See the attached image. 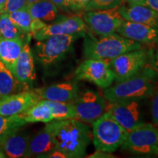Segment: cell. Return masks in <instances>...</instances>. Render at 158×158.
I'll list each match as a JSON object with an SVG mask.
<instances>
[{
    "mask_svg": "<svg viewBox=\"0 0 158 158\" xmlns=\"http://www.w3.org/2000/svg\"><path fill=\"white\" fill-rule=\"evenodd\" d=\"M120 148L138 155H158V127L143 122L128 132Z\"/></svg>",
    "mask_w": 158,
    "mask_h": 158,
    "instance_id": "8992f818",
    "label": "cell"
},
{
    "mask_svg": "<svg viewBox=\"0 0 158 158\" xmlns=\"http://www.w3.org/2000/svg\"><path fill=\"white\" fill-rule=\"evenodd\" d=\"M106 112L109 113L122 127L130 131L143 123L138 100H122L107 102Z\"/></svg>",
    "mask_w": 158,
    "mask_h": 158,
    "instance_id": "8fae6325",
    "label": "cell"
},
{
    "mask_svg": "<svg viewBox=\"0 0 158 158\" xmlns=\"http://www.w3.org/2000/svg\"><path fill=\"white\" fill-rule=\"evenodd\" d=\"M24 40H10L0 37V62L14 75L17 59L22 50Z\"/></svg>",
    "mask_w": 158,
    "mask_h": 158,
    "instance_id": "ffe728a7",
    "label": "cell"
},
{
    "mask_svg": "<svg viewBox=\"0 0 158 158\" xmlns=\"http://www.w3.org/2000/svg\"><path fill=\"white\" fill-rule=\"evenodd\" d=\"M55 149V144L53 139V131L51 123L48 122L46 125L30 138L29 143L28 157H40L45 154Z\"/></svg>",
    "mask_w": 158,
    "mask_h": 158,
    "instance_id": "d6986e66",
    "label": "cell"
},
{
    "mask_svg": "<svg viewBox=\"0 0 158 158\" xmlns=\"http://www.w3.org/2000/svg\"><path fill=\"white\" fill-rule=\"evenodd\" d=\"M83 55L85 59L110 61L128 51L143 48V45L125 38L117 33L95 38L91 33L85 35Z\"/></svg>",
    "mask_w": 158,
    "mask_h": 158,
    "instance_id": "3957f363",
    "label": "cell"
},
{
    "mask_svg": "<svg viewBox=\"0 0 158 158\" xmlns=\"http://www.w3.org/2000/svg\"><path fill=\"white\" fill-rule=\"evenodd\" d=\"M40 157H48V158H51V157H58V158H67V156L64 155V153L62 152L61 151H59L58 149H54L52 151L49 152L41 156Z\"/></svg>",
    "mask_w": 158,
    "mask_h": 158,
    "instance_id": "836d02e7",
    "label": "cell"
},
{
    "mask_svg": "<svg viewBox=\"0 0 158 158\" xmlns=\"http://www.w3.org/2000/svg\"><path fill=\"white\" fill-rule=\"evenodd\" d=\"M73 102L76 108V118L88 124L100 117L106 112L107 106L104 96L93 90L79 92Z\"/></svg>",
    "mask_w": 158,
    "mask_h": 158,
    "instance_id": "30bf717a",
    "label": "cell"
},
{
    "mask_svg": "<svg viewBox=\"0 0 158 158\" xmlns=\"http://www.w3.org/2000/svg\"><path fill=\"white\" fill-rule=\"evenodd\" d=\"M21 128L12 132L0 141V147L7 157L10 158L28 157L30 137Z\"/></svg>",
    "mask_w": 158,
    "mask_h": 158,
    "instance_id": "e0dca14e",
    "label": "cell"
},
{
    "mask_svg": "<svg viewBox=\"0 0 158 158\" xmlns=\"http://www.w3.org/2000/svg\"><path fill=\"white\" fill-rule=\"evenodd\" d=\"M40 100L34 89L23 90L7 96L0 97V114L4 116L19 115Z\"/></svg>",
    "mask_w": 158,
    "mask_h": 158,
    "instance_id": "7c38bea8",
    "label": "cell"
},
{
    "mask_svg": "<svg viewBox=\"0 0 158 158\" xmlns=\"http://www.w3.org/2000/svg\"><path fill=\"white\" fill-rule=\"evenodd\" d=\"M45 100L51 108L54 120H64L76 118V108L73 102Z\"/></svg>",
    "mask_w": 158,
    "mask_h": 158,
    "instance_id": "cb8c5ba5",
    "label": "cell"
},
{
    "mask_svg": "<svg viewBox=\"0 0 158 158\" xmlns=\"http://www.w3.org/2000/svg\"><path fill=\"white\" fill-rule=\"evenodd\" d=\"M25 34L10 19L8 13H0V37L10 40H24Z\"/></svg>",
    "mask_w": 158,
    "mask_h": 158,
    "instance_id": "d4e9b609",
    "label": "cell"
},
{
    "mask_svg": "<svg viewBox=\"0 0 158 158\" xmlns=\"http://www.w3.org/2000/svg\"><path fill=\"white\" fill-rule=\"evenodd\" d=\"M50 1L61 10L65 12L70 10V0H50Z\"/></svg>",
    "mask_w": 158,
    "mask_h": 158,
    "instance_id": "d6a6232c",
    "label": "cell"
},
{
    "mask_svg": "<svg viewBox=\"0 0 158 158\" xmlns=\"http://www.w3.org/2000/svg\"><path fill=\"white\" fill-rule=\"evenodd\" d=\"M23 87L27 86L20 83L13 73L0 62V97L17 93Z\"/></svg>",
    "mask_w": 158,
    "mask_h": 158,
    "instance_id": "603a6c76",
    "label": "cell"
},
{
    "mask_svg": "<svg viewBox=\"0 0 158 158\" xmlns=\"http://www.w3.org/2000/svg\"><path fill=\"white\" fill-rule=\"evenodd\" d=\"M125 0H91L84 12L115 8L121 6Z\"/></svg>",
    "mask_w": 158,
    "mask_h": 158,
    "instance_id": "83f0119b",
    "label": "cell"
},
{
    "mask_svg": "<svg viewBox=\"0 0 158 158\" xmlns=\"http://www.w3.org/2000/svg\"><path fill=\"white\" fill-rule=\"evenodd\" d=\"M14 76L20 83L29 88L36 78L35 70L34 55L29 43L23 44L15 67Z\"/></svg>",
    "mask_w": 158,
    "mask_h": 158,
    "instance_id": "ac0fdd59",
    "label": "cell"
},
{
    "mask_svg": "<svg viewBox=\"0 0 158 158\" xmlns=\"http://www.w3.org/2000/svg\"><path fill=\"white\" fill-rule=\"evenodd\" d=\"M51 123L55 149L64 153L67 158L86 157L92 138L87 124L76 118L53 120Z\"/></svg>",
    "mask_w": 158,
    "mask_h": 158,
    "instance_id": "6da1fadb",
    "label": "cell"
},
{
    "mask_svg": "<svg viewBox=\"0 0 158 158\" xmlns=\"http://www.w3.org/2000/svg\"><path fill=\"white\" fill-rule=\"evenodd\" d=\"M86 32L56 35L37 40L32 51L36 60L43 68H48L59 64L68 58L73 50L74 43Z\"/></svg>",
    "mask_w": 158,
    "mask_h": 158,
    "instance_id": "277c9868",
    "label": "cell"
},
{
    "mask_svg": "<svg viewBox=\"0 0 158 158\" xmlns=\"http://www.w3.org/2000/svg\"><path fill=\"white\" fill-rule=\"evenodd\" d=\"M46 25L47 23L44 21H41V20L33 19L31 24V35H33L35 33H37V31L44 28Z\"/></svg>",
    "mask_w": 158,
    "mask_h": 158,
    "instance_id": "1f68e13d",
    "label": "cell"
},
{
    "mask_svg": "<svg viewBox=\"0 0 158 158\" xmlns=\"http://www.w3.org/2000/svg\"><path fill=\"white\" fill-rule=\"evenodd\" d=\"M141 5L148 6L158 13V0H145Z\"/></svg>",
    "mask_w": 158,
    "mask_h": 158,
    "instance_id": "d590c367",
    "label": "cell"
},
{
    "mask_svg": "<svg viewBox=\"0 0 158 158\" xmlns=\"http://www.w3.org/2000/svg\"><path fill=\"white\" fill-rule=\"evenodd\" d=\"M118 11L126 21L143 23L158 29V13L148 6L123 3L118 7Z\"/></svg>",
    "mask_w": 158,
    "mask_h": 158,
    "instance_id": "2e32d148",
    "label": "cell"
},
{
    "mask_svg": "<svg viewBox=\"0 0 158 158\" xmlns=\"http://www.w3.org/2000/svg\"><path fill=\"white\" fill-rule=\"evenodd\" d=\"M152 53V49L143 47L128 51L110 60V66L115 76L114 81H123L151 64Z\"/></svg>",
    "mask_w": 158,
    "mask_h": 158,
    "instance_id": "52a82bcc",
    "label": "cell"
},
{
    "mask_svg": "<svg viewBox=\"0 0 158 158\" xmlns=\"http://www.w3.org/2000/svg\"><path fill=\"white\" fill-rule=\"evenodd\" d=\"M158 90V71L152 64L123 81L103 89L108 102L122 100H141L152 98Z\"/></svg>",
    "mask_w": 158,
    "mask_h": 158,
    "instance_id": "7a4b0ae2",
    "label": "cell"
},
{
    "mask_svg": "<svg viewBox=\"0 0 158 158\" xmlns=\"http://www.w3.org/2000/svg\"><path fill=\"white\" fill-rule=\"evenodd\" d=\"M151 114L153 124L158 126V90L152 97L151 103Z\"/></svg>",
    "mask_w": 158,
    "mask_h": 158,
    "instance_id": "4dcf8cb0",
    "label": "cell"
},
{
    "mask_svg": "<svg viewBox=\"0 0 158 158\" xmlns=\"http://www.w3.org/2000/svg\"><path fill=\"white\" fill-rule=\"evenodd\" d=\"M34 90L41 100L64 102H73L80 92L77 80L58 83Z\"/></svg>",
    "mask_w": 158,
    "mask_h": 158,
    "instance_id": "5bb4252c",
    "label": "cell"
},
{
    "mask_svg": "<svg viewBox=\"0 0 158 158\" xmlns=\"http://www.w3.org/2000/svg\"><path fill=\"white\" fill-rule=\"evenodd\" d=\"M41 1V0H27V2L28 5H30V4H33L37 2Z\"/></svg>",
    "mask_w": 158,
    "mask_h": 158,
    "instance_id": "60d3db41",
    "label": "cell"
},
{
    "mask_svg": "<svg viewBox=\"0 0 158 158\" xmlns=\"http://www.w3.org/2000/svg\"><path fill=\"white\" fill-rule=\"evenodd\" d=\"M86 24L81 17L73 15L64 17L51 24H47L44 28L33 35L37 40H42L51 36L71 35L78 32H86Z\"/></svg>",
    "mask_w": 158,
    "mask_h": 158,
    "instance_id": "4fadbf2b",
    "label": "cell"
},
{
    "mask_svg": "<svg viewBox=\"0 0 158 158\" xmlns=\"http://www.w3.org/2000/svg\"><path fill=\"white\" fill-rule=\"evenodd\" d=\"M92 124V140L96 150L112 153L122 147L128 132L108 112Z\"/></svg>",
    "mask_w": 158,
    "mask_h": 158,
    "instance_id": "5b68a950",
    "label": "cell"
},
{
    "mask_svg": "<svg viewBox=\"0 0 158 158\" xmlns=\"http://www.w3.org/2000/svg\"><path fill=\"white\" fill-rule=\"evenodd\" d=\"M27 0H7L2 13H10L19 10L27 8Z\"/></svg>",
    "mask_w": 158,
    "mask_h": 158,
    "instance_id": "f1b7e54d",
    "label": "cell"
},
{
    "mask_svg": "<svg viewBox=\"0 0 158 158\" xmlns=\"http://www.w3.org/2000/svg\"><path fill=\"white\" fill-rule=\"evenodd\" d=\"M88 157H101V158H108V157H114V156H112L110 153L105 152L99 151V150H97V151L92 155L89 156Z\"/></svg>",
    "mask_w": 158,
    "mask_h": 158,
    "instance_id": "8d00e7d4",
    "label": "cell"
},
{
    "mask_svg": "<svg viewBox=\"0 0 158 158\" xmlns=\"http://www.w3.org/2000/svg\"><path fill=\"white\" fill-rule=\"evenodd\" d=\"M7 156H6L5 153L4 152V151L2 149L1 147H0V158H5Z\"/></svg>",
    "mask_w": 158,
    "mask_h": 158,
    "instance_id": "ab89813d",
    "label": "cell"
},
{
    "mask_svg": "<svg viewBox=\"0 0 158 158\" xmlns=\"http://www.w3.org/2000/svg\"><path fill=\"white\" fill-rule=\"evenodd\" d=\"M116 33L143 45H153L158 43V29L143 23L124 20Z\"/></svg>",
    "mask_w": 158,
    "mask_h": 158,
    "instance_id": "9a60e30c",
    "label": "cell"
},
{
    "mask_svg": "<svg viewBox=\"0 0 158 158\" xmlns=\"http://www.w3.org/2000/svg\"><path fill=\"white\" fill-rule=\"evenodd\" d=\"M145 0H125V2L127 4L130 5H141Z\"/></svg>",
    "mask_w": 158,
    "mask_h": 158,
    "instance_id": "74e56055",
    "label": "cell"
},
{
    "mask_svg": "<svg viewBox=\"0 0 158 158\" xmlns=\"http://www.w3.org/2000/svg\"><path fill=\"white\" fill-rule=\"evenodd\" d=\"M151 64L158 71V43H156L155 51L152 50L151 58Z\"/></svg>",
    "mask_w": 158,
    "mask_h": 158,
    "instance_id": "e575fe53",
    "label": "cell"
},
{
    "mask_svg": "<svg viewBox=\"0 0 158 158\" xmlns=\"http://www.w3.org/2000/svg\"><path fill=\"white\" fill-rule=\"evenodd\" d=\"M75 80L86 81L98 87L106 89L114 82V73L109 61L98 59H85L74 72Z\"/></svg>",
    "mask_w": 158,
    "mask_h": 158,
    "instance_id": "ba28073f",
    "label": "cell"
},
{
    "mask_svg": "<svg viewBox=\"0 0 158 158\" xmlns=\"http://www.w3.org/2000/svg\"><path fill=\"white\" fill-rule=\"evenodd\" d=\"M7 0H0V13H2V10L5 7V5Z\"/></svg>",
    "mask_w": 158,
    "mask_h": 158,
    "instance_id": "f35d334b",
    "label": "cell"
},
{
    "mask_svg": "<svg viewBox=\"0 0 158 158\" xmlns=\"http://www.w3.org/2000/svg\"><path fill=\"white\" fill-rule=\"evenodd\" d=\"M19 115L27 123H48L54 120L51 108L45 100H39L37 103Z\"/></svg>",
    "mask_w": 158,
    "mask_h": 158,
    "instance_id": "7402d4cb",
    "label": "cell"
},
{
    "mask_svg": "<svg viewBox=\"0 0 158 158\" xmlns=\"http://www.w3.org/2000/svg\"><path fill=\"white\" fill-rule=\"evenodd\" d=\"M91 0H70V10L75 13L84 11Z\"/></svg>",
    "mask_w": 158,
    "mask_h": 158,
    "instance_id": "f546056e",
    "label": "cell"
},
{
    "mask_svg": "<svg viewBox=\"0 0 158 158\" xmlns=\"http://www.w3.org/2000/svg\"><path fill=\"white\" fill-rule=\"evenodd\" d=\"M27 10L32 19H39L44 22H51L61 17L59 15V9L50 0H41L30 4L27 7Z\"/></svg>",
    "mask_w": 158,
    "mask_h": 158,
    "instance_id": "44dd1931",
    "label": "cell"
},
{
    "mask_svg": "<svg viewBox=\"0 0 158 158\" xmlns=\"http://www.w3.org/2000/svg\"><path fill=\"white\" fill-rule=\"evenodd\" d=\"M83 20L91 31L98 37L116 32L124 19L120 15L118 7L85 12Z\"/></svg>",
    "mask_w": 158,
    "mask_h": 158,
    "instance_id": "9c48e42d",
    "label": "cell"
},
{
    "mask_svg": "<svg viewBox=\"0 0 158 158\" xmlns=\"http://www.w3.org/2000/svg\"><path fill=\"white\" fill-rule=\"evenodd\" d=\"M27 124L19 115L4 116L0 114V141L12 132L22 127Z\"/></svg>",
    "mask_w": 158,
    "mask_h": 158,
    "instance_id": "484cf974",
    "label": "cell"
},
{
    "mask_svg": "<svg viewBox=\"0 0 158 158\" xmlns=\"http://www.w3.org/2000/svg\"><path fill=\"white\" fill-rule=\"evenodd\" d=\"M8 15L10 19L16 27L25 34L31 35V24L33 19L27 8L12 12L8 13Z\"/></svg>",
    "mask_w": 158,
    "mask_h": 158,
    "instance_id": "4316f807",
    "label": "cell"
}]
</instances>
